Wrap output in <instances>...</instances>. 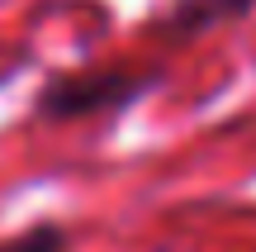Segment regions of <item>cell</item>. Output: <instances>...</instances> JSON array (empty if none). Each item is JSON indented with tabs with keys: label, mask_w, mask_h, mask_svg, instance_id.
I'll list each match as a JSON object with an SVG mask.
<instances>
[{
	"label": "cell",
	"mask_w": 256,
	"mask_h": 252,
	"mask_svg": "<svg viewBox=\"0 0 256 252\" xmlns=\"http://www.w3.org/2000/svg\"><path fill=\"white\" fill-rule=\"evenodd\" d=\"M138 86H128V76H76V81H62L57 91H48L43 110H52V114H86V110L119 105Z\"/></svg>",
	"instance_id": "cell-1"
},
{
	"label": "cell",
	"mask_w": 256,
	"mask_h": 252,
	"mask_svg": "<svg viewBox=\"0 0 256 252\" xmlns=\"http://www.w3.org/2000/svg\"><path fill=\"white\" fill-rule=\"evenodd\" d=\"M247 10H252V0H176L171 24L176 29H200V24H218V19L247 15Z\"/></svg>",
	"instance_id": "cell-2"
},
{
	"label": "cell",
	"mask_w": 256,
	"mask_h": 252,
	"mask_svg": "<svg viewBox=\"0 0 256 252\" xmlns=\"http://www.w3.org/2000/svg\"><path fill=\"white\" fill-rule=\"evenodd\" d=\"M0 252H66V233L62 228H28V233L0 243Z\"/></svg>",
	"instance_id": "cell-3"
}]
</instances>
